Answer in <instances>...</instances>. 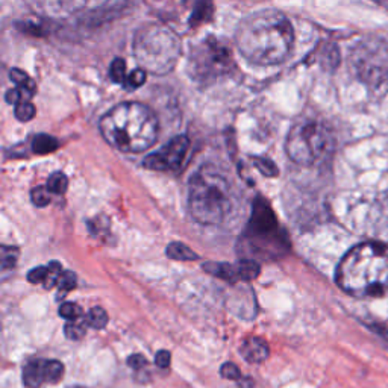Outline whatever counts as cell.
Masks as SVG:
<instances>
[{"label":"cell","mask_w":388,"mask_h":388,"mask_svg":"<svg viewBox=\"0 0 388 388\" xmlns=\"http://www.w3.org/2000/svg\"><path fill=\"white\" fill-rule=\"evenodd\" d=\"M28 279H29V282L32 284H41V282H46V279H47V267H35V269H32L29 273H28Z\"/></svg>","instance_id":"cell-33"},{"label":"cell","mask_w":388,"mask_h":388,"mask_svg":"<svg viewBox=\"0 0 388 388\" xmlns=\"http://www.w3.org/2000/svg\"><path fill=\"white\" fill-rule=\"evenodd\" d=\"M6 102L8 103H11V105H15L17 106L20 102H23L22 101V97H24V94L22 93V90H19V88H12V90H10V92L6 93Z\"/></svg>","instance_id":"cell-35"},{"label":"cell","mask_w":388,"mask_h":388,"mask_svg":"<svg viewBox=\"0 0 388 388\" xmlns=\"http://www.w3.org/2000/svg\"><path fill=\"white\" fill-rule=\"evenodd\" d=\"M49 189L47 187H37L32 189V193H31V201L32 203H34L35 206H38V208H43V206L49 205V202H51V196H49Z\"/></svg>","instance_id":"cell-26"},{"label":"cell","mask_w":388,"mask_h":388,"mask_svg":"<svg viewBox=\"0 0 388 388\" xmlns=\"http://www.w3.org/2000/svg\"><path fill=\"white\" fill-rule=\"evenodd\" d=\"M294 32L287 15L264 10L247 15L235 31V43L246 60L258 65L284 62L292 53Z\"/></svg>","instance_id":"cell-1"},{"label":"cell","mask_w":388,"mask_h":388,"mask_svg":"<svg viewBox=\"0 0 388 388\" xmlns=\"http://www.w3.org/2000/svg\"><path fill=\"white\" fill-rule=\"evenodd\" d=\"M132 49L143 70L155 74L169 73L180 56V43L175 32L153 23L137 31Z\"/></svg>","instance_id":"cell-5"},{"label":"cell","mask_w":388,"mask_h":388,"mask_svg":"<svg viewBox=\"0 0 388 388\" xmlns=\"http://www.w3.org/2000/svg\"><path fill=\"white\" fill-rule=\"evenodd\" d=\"M373 228L379 243L387 244L388 242V199L376 205L375 216H373Z\"/></svg>","instance_id":"cell-13"},{"label":"cell","mask_w":388,"mask_h":388,"mask_svg":"<svg viewBox=\"0 0 388 388\" xmlns=\"http://www.w3.org/2000/svg\"><path fill=\"white\" fill-rule=\"evenodd\" d=\"M170 361H171V355L170 352L167 351H160L158 353H156V357H155V362H156V366L161 367V369H167L170 366Z\"/></svg>","instance_id":"cell-34"},{"label":"cell","mask_w":388,"mask_h":388,"mask_svg":"<svg viewBox=\"0 0 388 388\" xmlns=\"http://www.w3.org/2000/svg\"><path fill=\"white\" fill-rule=\"evenodd\" d=\"M253 164L255 167H257L264 176H276L278 175V167L276 164L271 161L270 158H264V156H257V158H253Z\"/></svg>","instance_id":"cell-23"},{"label":"cell","mask_w":388,"mask_h":388,"mask_svg":"<svg viewBox=\"0 0 388 388\" xmlns=\"http://www.w3.org/2000/svg\"><path fill=\"white\" fill-rule=\"evenodd\" d=\"M233 65V53L221 41L214 37L206 38L202 43L194 46L188 62L192 76L202 84H211V82L225 76L230 71Z\"/></svg>","instance_id":"cell-7"},{"label":"cell","mask_w":388,"mask_h":388,"mask_svg":"<svg viewBox=\"0 0 388 388\" xmlns=\"http://www.w3.org/2000/svg\"><path fill=\"white\" fill-rule=\"evenodd\" d=\"M334 149V137L319 120H301L288 132L285 151L290 160L302 167H311L326 160Z\"/></svg>","instance_id":"cell-6"},{"label":"cell","mask_w":388,"mask_h":388,"mask_svg":"<svg viewBox=\"0 0 388 388\" xmlns=\"http://www.w3.org/2000/svg\"><path fill=\"white\" fill-rule=\"evenodd\" d=\"M146 82V71L143 69H137L132 71L126 82H125V87L128 90H135V88H140Z\"/></svg>","instance_id":"cell-29"},{"label":"cell","mask_w":388,"mask_h":388,"mask_svg":"<svg viewBox=\"0 0 388 388\" xmlns=\"http://www.w3.org/2000/svg\"><path fill=\"white\" fill-rule=\"evenodd\" d=\"M167 257L176 261H193L197 260L196 252L189 249L188 246L183 243H171L167 247Z\"/></svg>","instance_id":"cell-17"},{"label":"cell","mask_w":388,"mask_h":388,"mask_svg":"<svg viewBox=\"0 0 388 388\" xmlns=\"http://www.w3.org/2000/svg\"><path fill=\"white\" fill-rule=\"evenodd\" d=\"M85 320L88 326H92L94 329H103L106 323H108V316H106L105 310L94 307L88 311Z\"/></svg>","instance_id":"cell-21"},{"label":"cell","mask_w":388,"mask_h":388,"mask_svg":"<svg viewBox=\"0 0 388 388\" xmlns=\"http://www.w3.org/2000/svg\"><path fill=\"white\" fill-rule=\"evenodd\" d=\"M128 364L134 370H140L144 366H147V361L143 355H132V357H129V360H128Z\"/></svg>","instance_id":"cell-36"},{"label":"cell","mask_w":388,"mask_h":388,"mask_svg":"<svg viewBox=\"0 0 388 388\" xmlns=\"http://www.w3.org/2000/svg\"><path fill=\"white\" fill-rule=\"evenodd\" d=\"M188 208L201 225H219L230 211V187L216 167L203 166L189 179Z\"/></svg>","instance_id":"cell-4"},{"label":"cell","mask_w":388,"mask_h":388,"mask_svg":"<svg viewBox=\"0 0 388 388\" xmlns=\"http://www.w3.org/2000/svg\"><path fill=\"white\" fill-rule=\"evenodd\" d=\"M240 353L251 364H260L269 358V344L260 337H251L242 344Z\"/></svg>","instance_id":"cell-12"},{"label":"cell","mask_w":388,"mask_h":388,"mask_svg":"<svg viewBox=\"0 0 388 388\" xmlns=\"http://www.w3.org/2000/svg\"><path fill=\"white\" fill-rule=\"evenodd\" d=\"M60 316L69 321H74L79 320L82 316V308L79 307L78 303H71V302H65L60 307Z\"/></svg>","instance_id":"cell-24"},{"label":"cell","mask_w":388,"mask_h":388,"mask_svg":"<svg viewBox=\"0 0 388 388\" xmlns=\"http://www.w3.org/2000/svg\"><path fill=\"white\" fill-rule=\"evenodd\" d=\"M87 320H74V321H67V325L64 328L65 337L69 340H81L82 337L87 332Z\"/></svg>","instance_id":"cell-20"},{"label":"cell","mask_w":388,"mask_h":388,"mask_svg":"<svg viewBox=\"0 0 388 388\" xmlns=\"http://www.w3.org/2000/svg\"><path fill=\"white\" fill-rule=\"evenodd\" d=\"M61 264L60 262H51L47 266V279H46V282H44V287L46 288H52L55 285H58V279H60V276L62 275V271H61Z\"/></svg>","instance_id":"cell-27"},{"label":"cell","mask_w":388,"mask_h":388,"mask_svg":"<svg viewBox=\"0 0 388 388\" xmlns=\"http://www.w3.org/2000/svg\"><path fill=\"white\" fill-rule=\"evenodd\" d=\"M64 376L62 362L56 360H32L23 367V384L40 388L43 384H56Z\"/></svg>","instance_id":"cell-10"},{"label":"cell","mask_w":388,"mask_h":388,"mask_svg":"<svg viewBox=\"0 0 388 388\" xmlns=\"http://www.w3.org/2000/svg\"><path fill=\"white\" fill-rule=\"evenodd\" d=\"M353 67L361 81L373 87L388 84V40L367 38L355 47Z\"/></svg>","instance_id":"cell-8"},{"label":"cell","mask_w":388,"mask_h":388,"mask_svg":"<svg viewBox=\"0 0 388 388\" xmlns=\"http://www.w3.org/2000/svg\"><path fill=\"white\" fill-rule=\"evenodd\" d=\"M220 373L223 378L230 379V381H237V379L242 378L240 373V369H238L233 362H226V364H223L220 369Z\"/></svg>","instance_id":"cell-31"},{"label":"cell","mask_w":388,"mask_h":388,"mask_svg":"<svg viewBox=\"0 0 388 388\" xmlns=\"http://www.w3.org/2000/svg\"><path fill=\"white\" fill-rule=\"evenodd\" d=\"M74 388H82V387H74Z\"/></svg>","instance_id":"cell-37"},{"label":"cell","mask_w":388,"mask_h":388,"mask_svg":"<svg viewBox=\"0 0 388 388\" xmlns=\"http://www.w3.org/2000/svg\"><path fill=\"white\" fill-rule=\"evenodd\" d=\"M76 287V275L73 271H62V275L58 279V288L64 294L69 293L70 290Z\"/></svg>","instance_id":"cell-28"},{"label":"cell","mask_w":388,"mask_h":388,"mask_svg":"<svg viewBox=\"0 0 388 388\" xmlns=\"http://www.w3.org/2000/svg\"><path fill=\"white\" fill-rule=\"evenodd\" d=\"M67 187H69V179L61 171L53 173L47 180V189L53 194H64L67 192Z\"/></svg>","instance_id":"cell-19"},{"label":"cell","mask_w":388,"mask_h":388,"mask_svg":"<svg viewBox=\"0 0 388 388\" xmlns=\"http://www.w3.org/2000/svg\"><path fill=\"white\" fill-rule=\"evenodd\" d=\"M110 76L114 82L117 84H125L126 82V62L120 60V58H115L110 67Z\"/></svg>","instance_id":"cell-22"},{"label":"cell","mask_w":388,"mask_h":388,"mask_svg":"<svg viewBox=\"0 0 388 388\" xmlns=\"http://www.w3.org/2000/svg\"><path fill=\"white\" fill-rule=\"evenodd\" d=\"M335 279L343 292L361 299L388 294V244L352 247L338 264Z\"/></svg>","instance_id":"cell-2"},{"label":"cell","mask_w":388,"mask_h":388,"mask_svg":"<svg viewBox=\"0 0 388 388\" xmlns=\"http://www.w3.org/2000/svg\"><path fill=\"white\" fill-rule=\"evenodd\" d=\"M212 12V6L208 3H199L196 8L194 14L192 15V23H199V20L208 19Z\"/></svg>","instance_id":"cell-32"},{"label":"cell","mask_w":388,"mask_h":388,"mask_svg":"<svg viewBox=\"0 0 388 388\" xmlns=\"http://www.w3.org/2000/svg\"><path fill=\"white\" fill-rule=\"evenodd\" d=\"M34 115H35V106L29 101H23L15 106V117H17L20 121H29L34 119Z\"/></svg>","instance_id":"cell-25"},{"label":"cell","mask_w":388,"mask_h":388,"mask_svg":"<svg viewBox=\"0 0 388 388\" xmlns=\"http://www.w3.org/2000/svg\"><path fill=\"white\" fill-rule=\"evenodd\" d=\"M237 267H238V275H240V279L242 280H253V279H257L258 275H260V266L255 261L252 260H244V261H240L237 264Z\"/></svg>","instance_id":"cell-18"},{"label":"cell","mask_w":388,"mask_h":388,"mask_svg":"<svg viewBox=\"0 0 388 388\" xmlns=\"http://www.w3.org/2000/svg\"><path fill=\"white\" fill-rule=\"evenodd\" d=\"M60 147V143H58V140L55 137H51L47 134H38L34 142H32V149H34V152L40 153V155H44V153H51L56 149Z\"/></svg>","instance_id":"cell-16"},{"label":"cell","mask_w":388,"mask_h":388,"mask_svg":"<svg viewBox=\"0 0 388 388\" xmlns=\"http://www.w3.org/2000/svg\"><path fill=\"white\" fill-rule=\"evenodd\" d=\"M203 270L214 276H219L220 279L229 280V282H235V280L240 279L237 264L235 266H230V264L226 262H206L203 264Z\"/></svg>","instance_id":"cell-14"},{"label":"cell","mask_w":388,"mask_h":388,"mask_svg":"<svg viewBox=\"0 0 388 388\" xmlns=\"http://www.w3.org/2000/svg\"><path fill=\"white\" fill-rule=\"evenodd\" d=\"M251 230L257 235H270L278 230V221L273 211L270 210L269 203L262 199H258L253 203L252 220H251Z\"/></svg>","instance_id":"cell-11"},{"label":"cell","mask_w":388,"mask_h":388,"mask_svg":"<svg viewBox=\"0 0 388 388\" xmlns=\"http://www.w3.org/2000/svg\"><path fill=\"white\" fill-rule=\"evenodd\" d=\"M101 132L112 147L126 153H140L153 146L158 138V119L149 106L125 102L101 119Z\"/></svg>","instance_id":"cell-3"},{"label":"cell","mask_w":388,"mask_h":388,"mask_svg":"<svg viewBox=\"0 0 388 388\" xmlns=\"http://www.w3.org/2000/svg\"><path fill=\"white\" fill-rule=\"evenodd\" d=\"M19 257V251L15 247H2V267L3 269H11L14 267L15 260Z\"/></svg>","instance_id":"cell-30"},{"label":"cell","mask_w":388,"mask_h":388,"mask_svg":"<svg viewBox=\"0 0 388 388\" xmlns=\"http://www.w3.org/2000/svg\"><path fill=\"white\" fill-rule=\"evenodd\" d=\"M189 147V140L185 135H178L164 146L161 151L146 156L144 167L155 171H176L183 167Z\"/></svg>","instance_id":"cell-9"},{"label":"cell","mask_w":388,"mask_h":388,"mask_svg":"<svg viewBox=\"0 0 388 388\" xmlns=\"http://www.w3.org/2000/svg\"><path fill=\"white\" fill-rule=\"evenodd\" d=\"M10 78H11L14 84L17 85V88L22 90V93L24 94V97H31V96L35 94V92H37L35 82L32 81L24 71H22L19 69H12L10 71Z\"/></svg>","instance_id":"cell-15"}]
</instances>
